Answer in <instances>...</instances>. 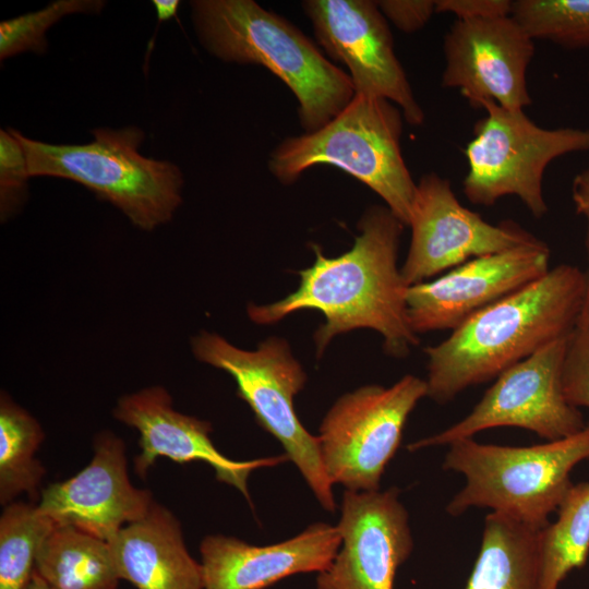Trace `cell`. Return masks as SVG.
Here are the masks:
<instances>
[{"instance_id":"cell-1","label":"cell","mask_w":589,"mask_h":589,"mask_svg":"<svg viewBox=\"0 0 589 589\" xmlns=\"http://www.w3.org/2000/svg\"><path fill=\"white\" fill-rule=\"evenodd\" d=\"M404 227L386 205L368 207L350 250L328 257L313 245L314 263L299 272L298 288L269 304L251 303L250 318L273 324L297 311L316 310L325 317L314 334L318 357L336 335L358 328L381 334L388 356H408L419 338L407 315L409 286L397 266Z\"/></svg>"},{"instance_id":"cell-2","label":"cell","mask_w":589,"mask_h":589,"mask_svg":"<svg viewBox=\"0 0 589 589\" xmlns=\"http://www.w3.org/2000/svg\"><path fill=\"white\" fill-rule=\"evenodd\" d=\"M586 291L587 273L561 264L471 316L448 338L424 349L428 397L446 404L569 336L581 315Z\"/></svg>"},{"instance_id":"cell-3","label":"cell","mask_w":589,"mask_h":589,"mask_svg":"<svg viewBox=\"0 0 589 589\" xmlns=\"http://www.w3.org/2000/svg\"><path fill=\"white\" fill-rule=\"evenodd\" d=\"M191 8L200 43L211 55L264 67L288 86L304 132L323 128L353 98L348 73L284 16L253 0H196Z\"/></svg>"},{"instance_id":"cell-4","label":"cell","mask_w":589,"mask_h":589,"mask_svg":"<svg viewBox=\"0 0 589 589\" xmlns=\"http://www.w3.org/2000/svg\"><path fill=\"white\" fill-rule=\"evenodd\" d=\"M402 119L392 101L357 94L323 128L284 139L269 155L268 170L288 185L314 166H335L373 190L408 226L417 183L400 148Z\"/></svg>"},{"instance_id":"cell-5","label":"cell","mask_w":589,"mask_h":589,"mask_svg":"<svg viewBox=\"0 0 589 589\" xmlns=\"http://www.w3.org/2000/svg\"><path fill=\"white\" fill-rule=\"evenodd\" d=\"M448 447L443 469L465 478L446 506L450 516L489 508L542 529L572 486V470L589 458V423L574 435L532 446L483 444L470 437Z\"/></svg>"},{"instance_id":"cell-6","label":"cell","mask_w":589,"mask_h":589,"mask_svg":"<svg viewBox=\"0 0 589 589\" xmlns=\"http://www.w3.org/2000/svg\"><path fill=\"white\" fill-rule=\"evenodd\" d=\"M12 132L24 149L31 177L79 182L143 230L168 223L181 203V170L141 155L144 132L136 127L94 129V141L83 145L48 144Z\"/></svg>"},{"instance_id":"cell-7","label":"cell","mask_w":589,"mask_h":589,"mask_svg":"<svg viewBox=\"0 0 589 589\" xmlns=\"http://www.w3.org/2000/svg\"><path fill=\"white\" fill-rule=\"evenodd\" d=\"M195 357L230 374L238 395L252 409L257 423L284 447L320 505L334 512L333 483L321 456L318 436L306 431L293 406L306 374L288 342L272 336L255 350L240 349L224 337L202 332L192 339Z\"/></svg>"},{"instance_id":"cell-8","label":"cell","mask_w":589,"mask_h":589,"mask_svg":"<svg viewBox=\"0 0 589 589\" xmlns=\"http://www.w3.org/2000/svg\"><path fill=\"white\" fill-rule=\"evenodd\" d=\"M479 108L485 116L474 123L473 137L465 148L467 200L490 207L515 195L532 216L543 217L548 213L542 185L545 168L557 157L589 151V129H545L524 109H507L493 100L481 101Z\"/></svg>"},{"instance_id":"cell-9","label":"cell","mask_w":589,"mask_h":589,"mask_svg":"<svg viewBox=\"0 0 589 589\" xmlns=\"http://www.w3.org/2000/svg\"><path fill=\"white\" fill-rule=\"evenodd\" d=\"M428 397L425 380L407 374L390 387L365 385L339 397L320 426V448L332 483L348 491L381 490L409 414Z\"/></svg>"},{"instance_id":"cell-10","label":"cell","mask_w":589,"mask_h":589,"mask_svg":"<svg viewBox=\"0 0 589 589\" xmlns=\"http://www.w3.org/2000/svg\"><path fill=\"white\" fill-rule=\"evenodd\" d=\"M570 336V335H569ZM556 339L502 372L460 421L407 446L409 452L450 445L500 426L529 430L546 441L576 434L586 425L579 408L563 393L568 338Z\"/></svg>"},{"instance_id":"cell-11","label":"cell","mask_w":589,"mask_h":589,"mask_svg":"<svg viewBox=\"0 0 589 589\" xmlns=\"http://www.w3.org/2000/svg\"><path fill=\"white\" fill-rule=\"evenodd\" d=\"M408 226L411 241L400 267L408 286L472 259L540 241L514 220L485 221L462 206L449 180L435 172L417 183Z\"/></svg>"},{"instance_id":"cell-12","label":"cell","mask_w":589,"mask_h":589,"mask_svg":"<svg viewBox=\"0 0 589 589\" xmlns=\"http://www.w3.org/2000/svg\"><path fill=\"white\" fill-rule=\"evenodd\" d=\"M301 8L325 53L348 68L354 95L385 98L401 110L409 124L424 122L376 1L306 0Z\"/></svg>"},{"instance_id":"cell-13","label":"cell","mask_w":589,"mask_h":589,"mask_svg":"<svg viewBox=\"0 0 589 589\" xmlns=\"http://www.w3.org/2000/svg\"><path fill=\"white\" fill-rule=\"evenodd\" d=\"M550 269V249L542 240L472 259L432 281L408 287L410 327L417 335L454 330Z\"/></svg>"},{"instance_id":"cell-14","label":"cell","mask_w":589,"mask_h":589,"mask_svg":"<svg viewBox=\"0 0 589 589\" xmlns=\"http://www.w3.org/2000/svg\"><path fill=\"white\" fill-rule=\"evenodd\" d=\"M337 528L340 548L330 566L317 574L316 589H394L413 539L399 490H346Z\"/></svg>"},{"instance_id":"cell-15","label":"cell","mask_w":589,"mask_h":589,"mask_svg":"<svg viewBox=\"0 0 589 589\" xmlns=\"http://www.w3.org/2000/svg\"><path fill=\"white\" fill-rule=\"evenodd\" d=\"M534 40L512 16L456 20L444 36L442 86L458 88L473 108L493 100L507 109L531 104L526 73Z\"/></svg>"},{"instance_id":"cell-16","label":"cell","mask_w":589,"mask_h":589,"mask_svg":"<svg viewBox=\"0 0 589 589\" xmlns=\"http://www.w3.org/2000/svg\"><path fill=\"white\" fill-rule=\"evenodd\" d=\"M153 503L149 490L130 481L122 440L104 432L95 440L91 462L41 490L37 506L57 527H72L108 542L143 518Z\"/></svg>"},{"instance_id":"cell-17","label":"cell","mask_w":589,"mask_h":589,"mask_svg":"<svg viewBox=\"0 0 589 589\" xmlns=\"http://www.w3.org/2000/svg\"><path fill=\"white\" fill-rule=\"evenodd\" d=\"M113 414L140 433L141 453L134 458V470L142 479L158 457L178 464L202 461L215 470L218 481L236 488L252 504L248 488L250 474L259 468L289 461L286 454L243 461L226 457L209 437L211 423L175 410L171 396L160 386L123 396Z\"/></svg>"},{"instance_id":"cell-18","label":"cell","mask_w":589,"mask_h":589,"mask_svg":"<svg viewBox=\"0 0 589 589\" xmlns=\"http://www.w3.org/2000/svg\"><path fill=\"white\" fill-rule=\"evenodd\" d=\"M341 544L337 526L310 525L293 538L257 546L235 537L212 534L200 545L204 589H266L284 578L322 573Z\"/></svg>"},{"instance_id":"cell-19","label":"cell","mask_w":589,"mask_h":589,"mask_svg":"<svg viewBox=\"0 0 589 589\" xmlns=\"http://www.w3.org/2000/svg\"><path fill=\"white\" fill-rule=\"evenodd\" d=\"M108 543L120 579L136 589H204L202 565L187 550L180 522L156 502Z\"/></svg>"},{"instance_id":"cell-20","label":"cell","mask_w":589,"mask_h":589,"mask_svg":"<svg viewBox=\"0 0 589 589\" xmlns=\"http://www.w3.org/2000/svg\"><path fill=\"white\" fill-rule=\"evenodd\" d=\"M540 530L491 512L465 589H542Z\"/></svg>"},{"instance_id":"cell-21","label":"cell","mask_w":589,"mask_h":589,"mask_svg":"<svg viewBox=\"0 0 589 589\" xmlns=\"http://www.w3.org/2000/svg\"><path fill=\"white\" fill-rule=\"evenodd\" d=\"M36 573L51 589H117L109 543L72 527H56L41 544Z\"/></svg>"},{"instance_id":"cell-22","label":"cell","mask_w":589,"mask_h":589,"mask_svg":"<svg viewBox=\"0 0 589 589\" xmlns=\"http://www.w3.org/2000/svg\"><path fill=\"white\" fill-rule=\"evenodd\" d=\"M557 518L540 530L541 586L558 589L589 555V481L572 484L557 508Z\"/></svg>"},{"instance_id":"cell-23","label":"cell","mask_w":589,"mask_h":589,"mask_svg":"<svg viewBox=\"0 0 589 589\" xmlns=\"http://www.w3.org/2000/svg\"><path fill=\"white\" fill-rule=\"evenodd\" d=\"M44 438L39 423L7 396L0 401V502L8 505L20 493L37 498L46 472L35 458Z\"/></svg>"},{"instance_id":"cell-24","label":"cell","mask_w":589,"mask_h":589,"mask_svg":"<svg viewBox=\"0 0 589 589\" xmlns=\"http://www.w3.org/2000/svg\"><path fill=\"white\" fill-rule=\"evenodd\" d=\"M56 527L37 505H5L0 518V589L26 586L33 576L38 551Z\"/></svg>"},{"instance_id":"cell-25","label":"cell","mask_w":589,"mask_h":589,"mask_svg":"<svg viewBox=\"0 0 589 589\" xmlns=\"http://www.w3.org/2000/svg\"><path fill=\"white\" fill-rule=\"evenodd\" d=\"M510 15L533 40L589 50V0H516Z\"/></svg>"},{"instance_id":"cell-26","label":"cell","mask_w":589,"mask_h":589,"mask_svg":"<svg viewBox=\"0 0 589 589\" xmlns=\"http://www.w3.org/2000/svg\"><path fill=\"white\" fill-rule=\"evenodd\" d=\"M103 0H58L46 8L0 23L1 61L25 51L47 49L46 32L61 17L73 13H99Z\"/></svg>"},{"instance_id":"cell-27","label":"cell","mask_w":589,"mask_h":589,"mask_svg":"<svg viewBox=\"0 0 589 589\" xmlns=\"http://www.w3.org/2000/svg\"><path fill=\"white\" fill-rule=\"evenodd\" d=\"M31 178L24 149L12 129L0 130V205L7 219L23 203Z\"/></svg>"},{"instance_id":"cell-28","label":"cell","mask_w":589,"mask_h":589,"mask_svg":"<svg viewBox=\"0 0 589 589\" xmlns=\"http://www.w3.org/2000/svg\"><path fill=\"white\" fill-rule=\"evenodd\" d=\"M562 383L570 405L589 408V325L581 315L568 338Z\"/></svg>"},{"instance_id":"cell-29","label":"cell","mask_w":589,"mask_h":589,"mask_svg":"<svg viewBox=\"0 0 589 589\" xmlns=\"http://www.w3.org/2000/svg\"><path fill=\"white\" fill-rule=\"evenodd\" d=\"M378 9L399 31L410 34L420 31L435 12V0H381Z\"/></svg>"},{"instance_id":"cell-30","label":"cell","mask_w":589,"mask_h":589,"mask_svg":"<svg viewBox=\"0 0 589 589\" xmlns=\"http://www.w3.org/2000/svg\"><path fill=\"white\" fill-rule=\"evenodd\" d=\"M436 13H450L457 20L471 21L508 16L510 0H435Z\"/></svg>"},{"instance_id":"cell-31","label":"cell","mask_w":589,"mask_h":589,"mask_svg":"<svg viewBox=\"0 0 589 589\" xmlns=\"http://www.w3.org/2000/svg\"><path fill=\"white\" fill-rule=\"evenodd\" d=\"M572 199L576 213L586 220L585 249L589 266V161L574 178L572 184ZM589 269V267H588Z\"/></svg>"},{"instance_id":"cell-32","label":"cell","mask_w":589,"mask_h":589,"mask_svg":"<svg viewBox=\"0 0 589 589\" xmlns=\"http://www.w3.org/2000/svg\"><path fill=\"white\" fill-rule=\"evenodd\" d=\"M159 22L172 19L178 11L180 1L178 0H153L152 1Z\"/></svg>"},{"instance_id":"cell-33","label":"cell","mask_w":589,"mask_h":589,"mask_svg":"<svg viewBox=\"0 0 589 589\" xmlns=\"http://www.w3.org/2000/svg\"><path fill=\"white\" fill-rule=\"evenodd\" d=\"M23 589H51L36 573Z\"/></svg>"},{"instance_id":"cell-34","label":"cell","mask_w":589,"mask_h":589,"mask_svg":"<svg viewBox=\"0 0 589 589\" xmlns=\"http://www.w3.org/2000/svg\"><path fill=\"white\" fill-rule=\"evenodd\" d=\"M586 273H587V291H586L584 308L581 311V316L589 325V269H587Z\"/></svg>"},{"instance_id":"cell-35","label":"cell","mask_w":589,"mask_h":589,"mask_svg":"<svg viewBox=\"0 0 589 589\" xmlns=\"http://www.w3.org/2000/svg\"><path fill=\"white\" fill-rule=\"evenodd\" d=\"M588 79H589V73H588Z\"/></svg>"}]
</instances>
